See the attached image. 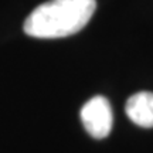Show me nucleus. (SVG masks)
<instances>
[{
  "label": "nucleus",
  "instance_id": "f03ea898",
  "mask_svg": "<svg viewBox=\"0 0 153 153\" xmlns=\"http://www.w3.org/2000/svg\"><path fill=\"white\" fill-rule=\"evenodd\" d=\"M81 120L85 131L95 139H104L111 133L114 125V114L109 101L97 95L91 98L81 109Z\"/></svg>",
  "mask_w": 153,
  "mask_h": 153
},
{
  "label": "nucleus",
  "instance_id": "7ed1b4c3",
  "mask_svg": "<svg viewBox=\"0 0 153 153\" xmlns=\"http://www.w3.org/2000/svg\"><path fill=\"white\" fill-rule=\"evenodd\" d=\"M128 118L140 128H153V92L140 91L126 101Z\"/></svg>",
  "mask_w": 153,
  "mask_h": 153
},
{
  "label": "nucleus",
  "instance_id": "f257e3e1",
  "mask_svg": "<svg viewBox=\"0 0 153 153\" xmlns=\"http://www.w3.org/2000/svg\"><path fill=\"white\" fill-rule=\"evenodd\" d=\"M97 9V0H48L36 7L24 22L34 38H62L81 31Z\"/></svg>",
  "mask_w": 153,
  "mask_h": 153
}]
</instances>
